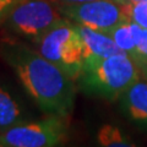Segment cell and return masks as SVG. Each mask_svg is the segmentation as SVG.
<instances>
[{
    "label": "cell",
    "instance_id": "5",
    "mask_svg": "<svg viewBox=\"0 0 147 147\" xmlns=\"http://www.w3.org/2000/svg\"><path fill=\"white\" fill-rule=\"evenodd\" d=\"M67 117L47 115L33 123H22L0 132V147H53L67 137Z\"/></svg>",
    "mask_w": 147,
    "mask_h": 147
},
{
    "label": "cell",
    "instance_id": "12",
    "mask_svg": "<svg viewBox=\"0 0 147 147\" xmlns=\"http://www.w3.org/2000/svg\"><path fill=\"white\" fill-rule=\"evenodd\" d=\"M141 74L147 76V28L139 26L136 34V50L131 58Z\"/></svg>",
    "mask_w": 147,
    "mask_h": 147
},
{
    "label": "cell",
    "instance_id": "6",
    "mask_svg": "<svg viewBox=\"0 0 147 147\" xmlns=\"http://www.w3.org/2000/svg\"><path fill=\"white\" fill-rule=\"evenodd\" d=\"M58 7L63 16L74 24L103 33H109L117 26L130 20L125 5L115 0H92L77 5H58Z\"/></svg>",
    "mask_w": 147,
    "mask_h": 147
},
{
    "label": "cell",
    "instance_id": "10",
    "mask_svg": "<svg viewBox=\"0 0 147 147\" xmlns=\"http://www.w3.org/2000/svg\"><path fill=\"white\" fill-rule=\"evenodd\" d=\"M139 30V25L134 21L129 20L117 26L114 30L109 32V36L114 39V42L120 48L121 52L126 53L132 58L136 50V34Z\"/></svg>",
    "mask_w": 147,
    "mask_h": 147
},
{
    "label": "cell",
    "instance_id": "9",
    "mask_svg": "<svg viewBox=\"0 0 147 147\" xmlns=\"http://www.w3.org/2000/svg\"><path fill=\"white\" fill-rule=\"evenodd\" d=\"M24 123V112L6 88L0 86V132Z\"/></svg>",
    "mask_w": 147,
    "mask_h": 147
},
{
    "label": "cell",
    "instance_id": "2",
    "mask_svg": "<svg viewBox=\"0 0 147 147\" xmlns=\"http://www.w3.org/2000/svg\"><path fill=\"white\" fill-rule=\"evenodd\" d=\"M140 74L134 60L121 52L107 58L85 60L76 82L86 94L115 100L140 80Z\"/></svg>",
    "mask_w": 147,
    "mask_h": 147
},
{
    "label": "cell",
    "instance_id": "8",
    "mask_svg": "<svg viewBox=\"0 0 147 147\" xmlns=\"http://www.w3.org/2000/svg\"><path fill=\"white\" fill-rule=\"evenodd\" d=\"M125 114L136 125L147 130V81L137 80L120 96Z\"/></svg>",
    "mask_w": 147,
    "mask_h": 147
},
{
    "label": "cell",
    "instance_id": "11",
    "mask_svg": "<svg viewBox=\"0 0 147 147\" xmlns=\"http://www.w3.org/2000/svg\"><path fill=\"white\" fill-rule=\"evenodd\" d=\"M97 142L104 147H131L135 146L129 137L115 125L104 124L97 131Z\"/></svg>",
    "mask_w": 147,
    "mask_h": 147
},
{
    "label": "cell",
    "instance_id": "14",
    "mask_svg": "<svg viewBox=\"0 0 147 147\" xmlns=\"http://www.w3.org/2000/svg\"><path fill=\"white\" fill-rule=\"evenodd\" d=\"M21 1L24 0H0V26L5 21L9 13L13 10V7L18 5Z\"/></svg>",
    "mask_w": 147,
    "mask_h": 147
},
{
    "label": "cell",
    "instance_id": "15",
    "mask_svg": "<svg viewBox=\"0 0 147 147\" xmlns=\"http://www.w3.org/2000/svg\"><path fill=\"white\" fill-rule=\"evenodd\" d=\"M57 5L60 6H69V5H77V4H82V3H87V1H92V0H53Z\"/></svg>",
    "mask_w": 147,
    "mask_h": 147
},
{
    "label": "cell",
    "instance_id": "1",
    "mask_svg": "<svg viewBox=\"0 0 147 147\" xmlns=\"http://www.w3.org/2000/svg\"><path fill=\"white\" fill-rule=\"evenodd\" d=\"M0 57L10 66L26 93L47 115L69 117L76 99L75 80L25 42H0Z\"/></svg>",
    "mask_w": 147,
    "mask_h": 147
},
{
    "label": "cell",
    "instance_id": "13",
    "mask_svg": "<svg viewBox=\"0 0 147 147\" xmlns=\"http://www.w3.org/2000/svg\"><path fill=\"white\" fill-rule=\"evenodd\" d=\"M125 10L131 21L144 28H147V1L125 5Z\"/></svg>",
    "mask_w": 147,
    "mask_h": 147
},
{
    "label": "cell",
    "instance_id": "3",
    "mask_svg": "<svg viewBox=\"0 0 147 147\" xmlns=\"http://www.w3.org/2000/svg\"><path fill=\"white\" fill-rule=\"evenodd\" d=\"M66 20L53 0H24L1 24L7 38L38 44L42 38Z\"/></svg>",
    "mask_w": 147,
    "mask_h": 147
},
{
    "label": "cell",
    "instance_id": "4",
    "mask_svg": "<svg viewBox=\"0 0 147 147\" xmlns=\"http://www.w3.org/2000/svg\"><path fill=\"white\" fill-rule=\"evenodd\" d=\"M37 48L45 59L76 81L85 63L84 45L76 24L66 18L50 30Z\"/></svg>",
    "mask_w": 147,
    "mask_h": 147
},
{
    "label": "cell",
    "instance_id": "7",
    "mask_svg": "<svg viewBox=\"0 0 147 147\" xmlns=\"http://www.w3.org/2000/svg\"><path fill=\"white\" fill-rule=\"evenodd\" d=\"M76 26L82 39L85 60L107 58L114 54L121 53L120 48L108 33H103V32L92 30L90 27H85L81 25Z\"/></svg>",
    "mask_w": 147,
    "mask_h": 147
},
{
    "label": "cell",
    "instance_id": "16",
    "mask_svg": "<svg viewBox=\"0 0 147 147\" xmlns=\"http://www.w3.org/2000/svg\"><path fill=\"white\" fill-rule=\"evenodd\" d=\"M115 1L123 4V5H131V4H137V3H144L147 0H115Z\"/></svg>",
    "mask_w": 147,
    "mask_h": 147
}]
</instances>
